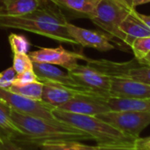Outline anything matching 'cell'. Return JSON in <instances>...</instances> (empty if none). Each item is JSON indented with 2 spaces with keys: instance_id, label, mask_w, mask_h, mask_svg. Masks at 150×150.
Masks as SVG:
<instances>
[{
  "instance_id": "17",
  "label": "cell",
  "mask_w": 150,
  "mask_h": 150,
  "mask_svg": "<svg viewBox=\"0 0 150 150\" xmlns=\"http://www.w3.org/2000/svg\"><path fill=\"white\" fill-rule=\"evenodd\" d=\"M110 110H139L150 112V98L134 99L110 96L106 99Z\"/></svg>"
},
{
  "instance_id": "20",
  "label": "cell",
  "mask_w": 150,
  "mask_h": 150,
  "mask_svg": "<svg viewBox=\"0 0 150 150\" xmlns=\"http://www.w3.org/2000/svg\"><path fill=\"white\" fill-rule=\"evenodd\" d=\"M40 150H96V146L83 144L78 140L46 141L38 145Z\"/></svg>"
},
{
  "instance_id": "9",
  "label": "cell",
  "mask_w": 150,
  "mask_h": 150,
  "mask_svg": "<svg viewBox=\"0 0 150 150\" xmlns=\"http://www.w3.org/2000/svg\"><path fill=\"white\" fill-rule=\"evenodd\" d=\"M29 57L33 62L46 63L57 66H62L69 71L78 64V60L88 61V57L81 53L71 52L62 46L57 48H40L38 50L29 51Z\"/></svg>"
},
{
  "instance_id": "26",
  "label": "cell",
  "mask_w": 150,
  "mask_h": 150,
  "mask_svg": "<svg viewBox=\"0 0 150 150\" xmlns=\"http://www.w3.org/2000/svg\"><path fill=\"white\" fill-rule=\"evenodd\" d=\"M36 81H38V79H37V76H36L35 72L34 71V70H28L21 73L17 74L13 84L23 85V84L30 83V82Z\"/></svg>"
},
{
  "instance_id": "3",
  "label": "cell",
  "mask_w": 150,
  "mask_h": 150,
  "mask_svg": "<svg viewBox=\"0 0 150 150\" xmlns=\"http://www.w3.org/2000/svg\"><path fill=\"white\" fill-rule=\"evenodd\" d=\"M52 114L60 122L88 133L97 145L135 146L138 138L122 132L96 116L82 115L53 108Z\"/></svg>"
},
{
  "instance_id": "35",
  "label": "cell",
  "mask_w": 150,
  "mask_h": 150,
  "mask_svg": "<svg viewBox=\"0 0 150 150\" xmlns=\"http://www.w3.org/2000/svg\"><path fill=\"white\" fill-rule=\"evenodd\" d=\"M128 1H129V0H128Z\"/></svg>"
},
{
  "instance_id": "34",
  "label": "cell",
  "mask_w": 150,
  "mask_h": 150,
  "mask_svg": "<svg viewBox=\"0 0 150 150\" xmlns=\"http://www.w3.org/2000/svg\"><path fill=\"white\" fill-rule=\"evenodd\" d=\"M2 140H3V138L1 137V135H0V144H1V142H2Z\"/></svg>"
},
{
  "instance_id": "12",
  "label": "cell",
  "mask_w": 150,
  "mask_h": 150,
  "mask_svg": "<svg viewBox=\"0 0 150 150\" xmlns=\"http://www.w3.org/2000/svg\"><path fill=\"white\" fill-rule=\"evenodd\" d=\"M65 28L69 35L78 45L93 48L100 51H109L115 48L114 45L110 43V37L105 34L80 28L68 21L65 24Z\"/></svg>"
},
{
  "instance_id": "30",
  "label": "cell",
  "mask_w": 150,
  "mask_h": 150,
  "mask_svg": "<svg viewBox=\"0 0 150 150\" xmlns=\"http://www.w3.org/2000/svg\"><path fill=\"white\" fill-rule=\"evenodd\" d=\"M131 13L136 18L138 19L140 22H142L146 27H147L150 29V15H146V14H142L138 13L135 9H132Z\"/></svg>"
},
{
  "instance_id": "31",
  "label": "cell",
  "mask_w": 150,
  "mask_h": 150,
  "mask_svg": "<svg viewBox=\"0 0 150 150\" xmlns=\"http://www.w3.org/2000/svg\"><path fill=\"white\" fill-rule=\"evenodd\" d=\"M129 3L132 8H135L138 6L150 3V0H129Z\"/></svg>"
},
{
  "instance_id": "6",
  "label": "cell",
  "mask_w": 150,
  "mask_h": 150,
  "mask_svg": "<svg viewBox=\"0 0 150 150\" xmlns=\"http://www.w3.org/2000/svg\"><path fill=\"white\" fill-rule=\"evenodd\" d=\"M96 117L135 138H139L141 132L150 125V112L148 111L109 110Z\"/></svg>"
},
{
  "instance_id": "11",
  "label": "cell",
  "mask_w": 150,
  "mask_h": 150,
  "mask_svg": "<svg viewBox=\"0 0 150 150\" xmlns=\"http://www.w3.org/2000/svg\"><path fill=\"white\" fill-rule=\"evenodd\" d=\"M106 99L96 96L80 94L74 96L57 109L77 114L97 116L110 110Z\"/></svg>"
},
{
  "instance_id": "25",
  "label": "cell",
  "mask_w": 150,
  "mask_h": 150,
  "mask_svg": "<svg viewBox=\"0 0 150 150\" xmlns=\"http://www.w3.org/2000/svg\"><path fill=\"white\" fill-rule=\"evenodd\" d=\"M17 73L12 67L0 72V88L8 89L13 83Z\"/></svg>"
},
{
  "instance_id": "16",
  "label": "cell",
  "mask_w": 150,
  "mask_h": 150,
  "mask_svg": "<svg viewBox=\"0 0 150 150\" xmlns=\"http://www.w3.org/2000/svg\"><path fill=\"white\" fill-rule=\"evenodd\" d=\"M40 4L38 0H0V15H24L36 9Z\"/></svg>"
},
{
  "instance_id": "2",
  "label": "cell",
  "mask_w": 150,
  "mask_h": 150,
  "mask_svg": "<svg viewBox=\"0 0 150 150\" xmlns=\"http://www.w3.org/2000/svg\"><path fill=\"white\" fill-rule=\"evenodd\" d=\"M9 115L21 133V136L13 141L38 146L46 141L93 139L88 133L58 120H48L26 115L11 108Z\"/></svg>"
},
{
  "instance_id": "23",
  "label": "cell",
  "mask_w": 150,
  "mask_h": 150,
  "mask_svg": "<svg viewBox=\"0 0 150 150\" xmlns=\"http://www.w3.org/2000/svg\"><path fill=\"white\" fill-rule=\"evenodd\" d=\"M8 39L13 54H17V53L28 54L29 52L30 42L26 36L18 34H11Z\"/></svg>"
},
{
  "instance_id": "8",
  "label": "cell",
  "mask_w": 150,
  "mask_h": 150,
  "mask_svg": "<svg viewBox=\"0 0 150 150\" xmlns=\"http://www.w3.org/2000/svg\"><path fill=\"white\" fill-rule=\"evenodd\" d=\"M0 101L18 112L48 120H57L52 114L53 107L42 101L24 97L4 88H0Z\"/></svg>"
},
{
  "instance_id": "18",
  "label": "cell",
  "mask_w": 150,
  "mask_h": 150,
  "mask_svg": "<svg viewBox=\"0 0 150 150\" xmlns=\"http://www.w3.org/2000/svg\"><path fill=\"white\" fill-rule=\"evenodd\" d=\"M57 6L81 13L89 19L94 15L100 0H50Z\"/></svg>"
},
{
  "instance_id": "33",
  "label": "cell",
  "mask_w": 150,
  "mask_h": 150,
  "mask_svg": "<svg viewBox=\"0 0 150 150\" xmlns=\"http://www.w3.org/2000/svg\"><path fill=\"white\" fill-rule=\"evenodd\" d=\"M38 1H39L40 3H45V2H49L50 0H38Z\"/></svg>"
},
{
  "instance_id": "28",
  "label": "cell",
  "mask_w": 150,
  "mask_h": 150,
  "mask_svg": "<svg viewBox=\"0 0 150 150\" xmlns=\"http://www.w3.org/2000/svg\"><path fill=\"white\" fill-rule=\"evenodd\" d=\"M96 150H139L135 146L125 145H97Z\"/></svg>"
},
{
  "instance_id": "29",
  "label": "cell",
  "mask_w": 150,
  "mask_h": 150,
  "mask_svg": "<svg viewBox=\"0 0 150 150\" xmlns=\"http://www.w3.org/2000/svg\"><path fill=\"white\" fill-rule=\"evenodd\" d=\"M135 146L139 150H150V137L147 138H138L136 140Z\"/></svg>"
},
{
  "instance_id": "27",
  "label": "cell",
  "mask_w": 150,
  "mask_h": 150,
  "mask_svg": "<svg viewBox=\"0 0 150 150\" xmlns=\"http://www.w3.org/2000/svg\"><path fill=\"white\" fill-rule=\"evenodd\" d=\"M0 150H28L10 139L3 138V140L0 144Z\"/></svg>"
},
{
  "instance_id": "19",
  "label": "cell",
  "mask_w": 150,
  "mask_h": 150,
  "mask_svg": "<svg viewBox=\"0 0 150 150\" xmlns=\"http://www.w3.org/2000/svg\"><path fill=\"white\" fill-rule=\"evenodd\" d=\"M9 111L10 107L0 101V135L2 138L13 140L21 136V133L11 119Z\"/></svg>"
},
{
  "instance_id": "14",
  "label": "cell",
  "mask_w": 150,
  "mask_h": 150,
  "mask_svg": "<svg viewBox=\"0 0 150 150\" xmlns=\"http://www.w3.org/2000/svg\"><path fill=\"white\" fill-rule=\"evenodd\" d=\"M80 94L84 93L60 85L43 83L41 101L53 108H57L67 101H69L74 96Z\"/></svg>"
},
{
  "instance_id": "4",
  "label": "cell",
  "mask_w": 150,
  "mask_h": 150,
  "mask_svg": "<svg viewBox=\"0 0 150 150\" xmlns=\"http://www.w3.org/2000/svg\"><path fill=\"white\" fill-rule=\"evenodd\" d=\"M128 0H100L91 21L106 31L110 36L120 40L125 44V38L119 27L132 10Z\"/></svg>"
},
{
  "instance_id": "10",
  "label": "cell",
  "mask_w": 150,
  "mask_h": 150,
  "mask_svg": "<svg viewBox=\"0 0 150 150\" xmlns=\"http://www.w3.org/2000/svg\"><path fill=\"white\" fill-rule=\"evenodd\" d=\"M33 70L36 74L38 81L42 83L60 85L63 87H66L74 90L82 92L87 95L95 96L88 90H86L82 86L78 84L71 78V76L68 72L63 71L57 65L46 63L33 62Z\"/></svg>"
},
{
  "instance_id": "13",
  "label": "cell",
  "mask_w": 150,
  "mask_h": 150,
  "mask_svg": "<svg viewBox=\"0 0 150 150\" xmlns=\"http://www.w3.org/2000/svg\"><path fill=\"white\" fill-rule=\"evenodd\" d=\"M110 96L113 97L147 99L150 98V85L132 79L110 78Z\"/></svg>"
},
{
  "instance_id": "1",
  "label": "cell",
  "mask_w": 150,
  "mask_h": 150,
  "mask_svg": "<svg viewBox=\"0 0 150 150\" xmlns=\"http://www.w3.org/2000/svg\"><path fill=\"white\" fill-rule=\"evenodd\" d=\"M49 2L41 3L36 9L24 15H0V28L21 29L64 43L78 45L67 32V21L63 13L59 9L50 7Z\"/></svg>"
},
{
  "instance_id": "24",
  "label": "cell",
  "mask_w": 150,
  "mask_h": 150,
  "mask_svg": "<svg viewBox=\"0 0 150 150\" xmlns=\"http://www.w3.org/2000/svg\"><path fill=\"white\" fill-rule=\"evenodd\" d=\"M13 68L17 74L21 73L28 70H33V61L29 57L28 54L17 53L13 54Z\"/></svg>"
},
{
  "instance_id": "32",
  "label": "cell",
  "mask_w": 150,
  "mask_h": 150,
  "mask_svg": "<svg viewBox=\"0 0 150 150\" xmlns=\"http://www.w3.org/2000/svg\"><path fill=\"white\" fill-rule=\"evenodd\" d=\"M139 61V63H140V64H149L150 65V53L149 54H147L143 59H141V60H138Z\"/></svg>"
},
{
  "instance_id": "21",
  "label": "cell",
  "mask_w": 150,
  "mask_h": 150,
  "mask_svg": "<svg viewBox=\"0 0 150 150\" xmlns=\"http://www.w3.org/2000/svg\"><path fill=\"white\" fill-rule=\"evenodd\" d=\"M42 89H43V83L39 81H36L23 85L13 84L7 90L24 97L41 101Z\"/></svg>"
},
{
  "instance_id": "22",
  "label": "cell",
  "mask_w": 150,
  "mask_h": 150,
  "mask_svg": "<svg viewBox=\"0 0 150 150\" xmlns=\"http://www.w3.org/2000/svg\"><path fill=\"white\" fill-rule=\"evenodd\" d=\"M130 48L132 49L137 60L143 59L147 54L150 53V36L135 39Z\"/></svg>"
},
{
  "instance_id": "7",
  "label": "cell",
  "mask_w": 150,
  "mask_h": 150,
  "mask_svg": "<svg viewBox=\"0 0 150 150\" xmlns=\"http://www.w3.org/2000/svg\"><path fill=\"white\" fill-rule=\"evenodd\" d=\"M71 78L91 94L103 98L110 97L111 79L90 64H77L67 71Z\"/></svg>"
},
{
  "instance_id": "5",
  "label": "cell",
  "mask_w": 150,
  "mask_h": 150,
  "mask_svg": "<svg viewBox=\"0 0 150 150\" xmlns=\"http://www.w3.org/2000/svg\"><path fill=\"white\" fill-rule=\"evenodd\" d=\"M88 64L110 78L132 79L150 85V65L139 63L135 57L131 61L123 63L89 58Z\"/></svg>"
},
{
  "instance_id": "15",
  "label": "cell",
  "mask_w": 150,
  "mask_h": 150,
  "mask_svg": "<svg viewBox=\"0 0 150 150\" xmlns=\"http://www.w3.org/2000/svg\"><path fill=\"white\" fill-rule=\"evenodd\" d=\"M119 29L124 35L125 44L129 47L135 39L150 36V29L136 19L131 13L122 21Z\"/></svg>"
}]
</instances>
